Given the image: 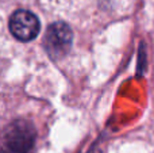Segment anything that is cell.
<instances>
[{"label": "cell", "instance_id": "obj_1", "mask_svg": "<svg viewBox=\"0 0 154 153\" xmlns=\"http://www.w3.org/2000/svg\"><path fill=\"white\" fill-rule=\"evenodd\" d=\"M37 132L31 122L15 119L0 130V153H31Z\"/></svg>", "mask_w": 154, "mask_h": 153}, {"label": "cell", "instance_id": "obj_3", "mask_svg": "<svg viewBox=\"0 0 154 153\" xmlns=\"http://www.w3.org/2000/svg\"><path fill=\"white\" fill-rule=\"evenodd\" d=\"M10 31L16 39L22 42H30L39 34L41 23L35 14L27 10H16L10 16L8 22Z\"/></svg>", "mask_w": 154, "mask_h": 153}, {"label": "cell", "instance_id": "obj_2", "mask_svg": "<svg viewBox=\"0 0 154 153\" xmlns=\"http://www.w3.org/2000/svg\"><path fill=\"white\" fill-rule=\"evenodd\" d=\"M72 29L64 22L51 23L43 37V48L51 60H60L66 56L72 48Z\"/></svg>", "mask_w": 154, "mask_h": 153}]
</instances>
